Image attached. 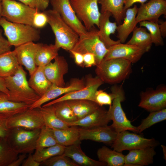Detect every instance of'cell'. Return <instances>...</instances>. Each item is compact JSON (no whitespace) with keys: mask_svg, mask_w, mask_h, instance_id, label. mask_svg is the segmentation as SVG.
I'll return each instance as SVG.
<instances>
[{"mask_svg":"<svg viewBox=\"0 0 166 166\" xmlns=\"http://www.w3.org/2000/svg\"><path fill=\"white\" fill-rule=\"evenodd\" d=\"M4 79L6 87L9 91L8 98L10 100L30 106L40 98L29 85L26 73L22 66H19L14 75Z\"/></svg>","mask_w":166,"mask_h":166,"instance_id":"6da1fadb","label":"cell"},{"mask_svg":"<svg viewBox=\"0 0 166 166\" xmlns=\"http://www.w3.org/2000/svg\"><path fill=\"white\" fill-rule=\"evenodd\" d=\"M43 12L54 34V45L59 49L62 48L69 51L72 50L78 40V35L56 11L52 9Z\"/></svg>","mask_w":166,"mask_h":166,"instance_id":"7a4b0ae2","label":"cell"},{"mask_svg":"<svg viewBox=\"0 0 166 166\" xmlns=\"http://www.w3.org/2000/svg\"><path fill=\"white\" fill-rule=\"evenodd\" d=\"M132 71V63L122 58L103 59L96 66L97 76L103 83L110 84L118 83L128 77Z\"/></svg>","mask_w":166,"mask_h":166,"instance_id":"3957f363","label":"cell"},{"mask_svg":"<svg viewBox=\"0 0 166 166\" xmlns=\"http://www.w3.org/2000/svg\"><path fill=\"white\" fill-rule=\"evenodd\" d=\"M0 26L11 46L15 47L26 43L38 41L40 33L31 26L10 22L4 17L0 19Z\"/></svg>","mask_w":166,"mask_h":166,"instance_id":"277c9868","label":"cell"},{"mask_svg":"<svg viewBox=\"0 0 166 166\" xmlns=\"http://www.w3.org/2000/svg\"><path fill=\"white\" fill-rule=\"evenodd\" d=\"M40 129L22 127L9 129L6 137L7 141L13 150L18 154L31 153L36 149Z\"/></svg>","mask_w":166,"mask_h":166,"instance_id":"5b68a950","label":"cell"},{"mask_svg":"<svg viewBox=\"0 0 166 166\" xmlns=\"http://www.w3.org/2000/svg\"><path fill=\"white\" fill-rule=\"evenodd\" d=\"M111 91L114 94V97L108 111L109 118L113 121L111 126L117 133L129 130L138 133L137 127L131 124L122 108L121 102L125 98L122 86H113L111 88Z\"/></svg>","mask_w":166,"mask_h":166,"instance_id":"8992f818","label":"cell"},{"mask_svg":"<svg viewBox=\"0 0 166 166\" xmlns=\"http://www.w3.org/2000/svg\"><path fill=\"white\" fill-rule=\"evenodd\" d=\"M98 30L95 26L85 34L79 36L73 50L82 54L89 53L94 54L97 65L101 63L108 51L98 35Z\"/></svg>","mask_w":166,"mask_h":166,"instance_id":"52a82bcc","label":"cell"},{"mask_svg":"<svg viewBox=\"0 0 166 166\" xmlns=\"http://www.w3.org/2000/svg\"><path fill=\"white\" fill-rule=\"evenodd\" d=\"M1 3L2 16L7 20L33 26L34 16L39 10L13 0H1Z\"/></svg>","mask_w":166,"mask_h":166,"instance_id":"ba28073f","label":"cell"},{"mask_svg":"<svg viewBox=\"0 0 166 166\" xmlns=\"http://www.w3.org/2000/svg\"><path fill=\"white\" fill-rule=\"evenodd\" d=\"M98 0H70L77 17L84 23L88 31L96 25L98 28L101 15L98 6Z\"/></svg>","mask_w":166,"mask_h":166,"instance_id":"9c48e42d","label":"cell"},{"mask_svg":"<svg viewBox=\"0 0 166 166\" xmlns=\"http://www.w3.org/2000/svg\"><path fill=\"white\" fill-rule=\"evenodd\" d=\"M158 144L154 138L147 139L126 130L118 133L111 147L113 150L121 152L126 150L129 151L151 147H155Z\"/></svg>","mask_w":166,"mask_h":166,"instance_id":"30bf717a","label":"cell"},{"mask_svg":"<svg viewBox=\"0 0 166 166\" xmlns=\"http://www.w3.org/2000/svg\"><path fill=\"white\" fill-rule=\"evenodd\" d=\"M85 87L80 89L64 94L61 97L44 104L42 106L50 105L57 102L69 100L86 99L94 101V96L98 88L104 83L97 76L93 77L90 75L84 78Z\"/></svg>","mask_w":166,"mask_h":166,"instance_id":"8fae6325","label":"cell"},{"mask_svg":"<svg viewBox=\"0 0 166 166\" xmlns=\"http://www.w3.org/2000/svg\"><path fill=\"white\" fill-rule=\"evenodd\" d=\"M9 129L22 127L29 129H41L45 125L39 108H28L21 113L10 117L8 121Z\"/></svg>","mask_w":166,"mask_h":166,"instance_id":"7c38bea8","label":"cell"},{"mask_svg":"<svg viewBox=\"0 0 166 166\" xmlns=\"http://www.w3.org/2000/svg\"><path fill=\"white\" fill-rule=\"evenodd\" d=\"M49 2L52 10L57 12L79 36L86 33L88 30L77 17L70 0H50Z\"/></svg>","mask_w":166,"mask_h":166,"instance_id":"4fadbf2b","label":"cell"},{"mask_svg":"<svg viewBox=\"0 0 166 166\" xmlns=\"http://www.w3.org/2000/svg\"><path fill=\"white\" fill-rule=\"evenodd\" d=\"M108 49L103 59L122 58L128 61L132 64L137 62L148 52L145 49L136 45L121 42L111 46Z\"/></svg>","mask_w":166,"mask_h":166,"instance_id":"5bb4252c","label":"cell"},{"mask_svg":"<svg viewBox=\"0 0 166 166\" xmlns=\"http://www.w3.org/2000/svg\"><path fill=\"white\" fill-rule=\"evenodd\" d=\"M85 86L84 78L73 79L71 80L69 84L66 86L60 87L52 84L43 96L30 106L29 108H39L46 102L62 95L80 89Z\"/></svg>","mask_w":166,"mask_h":166,"instance_id":"9a60e30c","label":"cell"},{"mask_svg":"<svg viewBox=\"0 0 166 166\" xmlns=\"http://www.w3.org/2000/svg\"><path fill=\"white\" fill-rule=\"evenodd\" d=\"M138 106L149 112L166 108V87L164 85L155 90L142 92Z\"/></svg>","mask_w":166,"mask_h":166,"instance_id":"2e32d148","label":"cell"},{"mask_svg":"<svg viewBox=\"0 0 166 166\" xmlns=\"http://www.w3.org/2000/svg\"><path fill=\"white\" fill-rule=\"evenodd\" d=\"M80 140H89L111 145L118 133L110 126L93 128H79Z\"/></svg>","mask_w":166,"mask_h":166,"instance_id":"e0dca14e","label":"cell"},{"mask_svg":"<svg viewBox=\"0 0 166 166\" xmlns=\"http://www.w3.org/2000/svg\"><path fill=\"white\" fill-rule=\"evenodd\" d=\"M136 20L137 23L144 21L158 22L159 17L166 15V1L150 0L141 4L138 8Z\"/></svg>","mask_w":166,"mask_h":166,"instance_id":"ac0fdd59","label":"cell"},{"mask_svg":"<svg viewBox=\"0 0 166 166\" xmlns=\"http://www.w3.org/2000/svg\"><path fill=\"white\" fill-rule=\"evenodd\" d=\"M41 43L30 42L16 47L14 50L20 65L24 66L30 76L36 70L38 66L35 62L37 51Z\"/></svg>","mask_w":166,"mask_h":166,"instance_id":"d6986e66","label":"cell"},{"mask_svg":"<svg viewBox=\"0 0 166 166\" xmlns=\"http://www.w3.org/2000/svg\"><path fill=\"white\" fill-rule=\"evenodd\" d=\"M51 62L44 66V71L45 75L52 84L60 87H64L65 83L64 76L68 72V65L64 57L58 55Z\"/></svg>","mask_w":166,"mask_h":166,"instance_id":"ffe728a7","label":"cell"},{"mask_svg":"<svg viewBox=\"0 0 166 166\" xmlns=\"http://www.w3.org/2000/svg\"><path fill=\"white\" fill-rule=\"evenodd\" d=\"M110 121L108 111L100 106L84 118L67 124L69 127L79 126L91 128L108 125Z\"/></svg>","mask_w":166,"mask_h":166,"instance_id":"44dd1931","label":"cell"},{"mask_svg":"<svg viewBox=\"0 0 166 166\" xmlns=\"http://www.w3.org/2000/svg\"><path fill=\"white\" fill-rule=\"evenodd\" d=\"M111 15V14L109 12L101 13L99 19L98 35L107 49L121 42L119 40L115 41L110 38L111 34L115 33L117 26L116 22H113L110 21L109 18Z\"/></svg>","mask_w":166,"mask_h":166,"instance_id":"7402d4cb","label":"cell"},{"mask_svg":"<svg viewBox=\"0 0 166 166\" xmlns=\"http://www.w3.org/2000/svg\"><path fill=\"white\" fill-rule=\"evenodd\" d=\"M155 147H148L129 151L125 155L124 166H147L153 163L156 154Z\"/></svg>","mask_w":166,"mask_h":166,"instance_id":"603a6c76","label":"cell"},{"mask_svg":"<svg viewBox=\"0 0 166 166\" xmlns=\"http://www.w3.org/2000/svg\"><path fill=\"white\" fill-rule=\"evenodd\" d=\"M63 154L79 166H104L105 163L95 160L87 156L81 149L80 144L65 147Z\"/></svg>","mask_w":166,"mask_h":166,"instance_id":"cb8c5ba5","label":"cell"},{"mask_svg":"<svg viewBox=\"0 0 166 166\" xmlns=\"http://www.w3.org/2000/svg\"><path fill=\"white\" fill-rule=\"evenodd\" d=\"M138 9L136 5L132 8L127 9L125 11L123 23L117 26V37L121 43H123L125 42L130 34L136 26L137 23L136 17Z\"/></svg>","mask_w":166,"mask_h":166,"instance_id":"d4e9b609","label":"cell"},{"mask_svg":"<svg viewBox=\"0 0 166 166\" xmlns=\"http://www.w3.org/2000/svg\"><path fill=\"white\" fill-rule=\"evenodd\" d=\"M57 144L68 146L80 144L79 128L71 126L61 129H52Z\"/></svg>","mask_w":166,"mask_h":166,"instance_id":"484cf974","label":"cell"},{"mask_svg":"<svg viewBox=\"0 0 166 166\" xmlns=\"http://www.w3.org/2000/svg\"><path fill=\"white\" fill-rule=\"evenodd\" d=\"M44 66H38L30 76L28 81L30 86L40 97L43 96L52 84L46 77L44 71Z\"/></svg>","mask_w":166,"mask_h":166,"instance_id":"4316f807","label":"cell"},{"mask_svg":"<svg viewBox=\"0 0 166 166\" xmlns=\"http://www.w3.org/2000/svg\"><path fill=\"white\" fill-rule=\"evenodd\" d=\"M20 66L14 50L0 55V77L5 78L14 75Z\"/></svg>","mask_w":166,"mask_h":166,"instance_id":"83f0119b","label":"cell"},{"mask_svg":"<svg viewBox=\"0 0 166 166\" xmlns=\"http://www.w3.org/2000/svg\"><path fill=\"white\" fill-rule=\"evenodd\" d=\"M66 101L77 120L84 118L100 107L94 101L89 100H73Z\"/></svg>","mask_w":166,"mask_h":166,"instance_id":"f1b7e54d","label":"cell"},{"mask_svg":"<svg viewBox=\"0 0 166 166\" xmlns=\"http://www.w3.org/2000/svg\"><path fill=\"white\" fill-rule=\"evenodd\" d=\"M97 155L99 161L105 163L107 166H122L124 164L125 155L106 146L99 148Z\"/></svg>","mask_w":166,"mask_h":166,"instance_id":"f546056e","label":"cell"},{"mask_svg":"<svg viewBox=\"0 0 166 166\" xmlns=\"http://www.w3.org/2000/svg\"><path fill=\"white\" fill-rule=\"evenodd\" d=\"M101 6V13L109 12L113 15L118 25L121 23L125 16L124 0H98Z\"/></svg>","mask_w":166,"mask_h":166,"instance_id":"4dcf8cb0","label":"cell"},{"mask_svg":"<svg viewBox=\"0 0 166 166\" xmlns=\"http://www.w3.org/2000/svg\"><path fill=\"white\" fill-rule=\"evenodd\" d=\"M60 49L54 44L48 45L41 43L35 56V62L37 66H44L58 55Z\"/></svg>","mask_w":166,"mask_h":166,"instance_id":"1f68e13d","label":"cell"},{"mask_svg":"<svg viewBox=\"0 0 166 166\" xmlns=\"http://www.w3.org/2000/svg\"><path fill=\"white\" fill-rule=\"evenodd\" d=\"M39 109L46 126L52 129H64L69 127L66 123L57 117L53 105L42 106Z\"/></svg>","mask_w":166,"mask_h":166,"instance_id":"d6a6232c","label":"cell"},{"mask_svg":"<svg viewBox=\"0 0 166 166\" xmlns=\"http://www.w3.org/2000/svg\"><path fill=\"white\" fill-rule=\"evenodd\" d=\"M29 106L24 103L10 100L7 95L0 91V113L12 116L24 111L29 108Z\"/></svg>","mask_w":166,"mask_h":166,"instance_id":"836d02e7","label":"cell"},{"mask_svg":"<svg viewBox=\"0 0 166 166\" xmlns=\"http://www.w3.org/2000/svg\"><path fill=\"white\" fill-rule=\"evenodd\" d=\"M132 32L131 38L126 44L136 45L148 51L152 42L150 34L146 29L142 27L136 26Z\"/></svg>","mask_w":166,"mask_h":166,"instance_id":"e575fe53","label":"cell"},{"mask_svg":"<svg viewBox=\"0 0 166 166\" xmlns=\"http://www.w3.org/2000/svg\"><path fill=\"white\" fill-rule=\"evenodd\" d=\"M65 148L64 146L57 144L41 149H36L33 156L36 161L41 164L53 156L63 154Z\"/></svg>","mask_w":166,"mask_h":166,"instance_id":"d590c367","label":"cell"},{"mask_svg":"<svg viewBox=\"0 0 166 166\" xmlns=\"http://www.w3.org/2000/svg\"><path fill=\"white\" fill-rule=\"evenodd\" d=\"M18 154L10 146L6 137H0V166H9Z\"/></svg>","mask_w":166,"mask_h":166,"instance_id":"8d00e7d4","label":"cell"},{"mask_svg":"<svg viewBox=\"0 0 166 166\" xmlns=\"http://www.w3.org/2000/svg\"><path fill=\"white\" fill-rule=\"evenodd\" d=\"M59 119L67 124L77 120L72 110L66 101H59L52 105Z\"/></svg>","mask_w":166,"mask_h":166,"instance_id":"74e56055","label":"cell"},{"mask_svg":"<svg viewBox=\"0 0 166 166\" xmlns=\"http://www.w3.org/2000/svg\"><path fill=\"white\" fill-rule=\"evenodd\" d=\"M57 144L52 128L45 125L43 126L40 129L37 140L36 149H41Z\"/></svg>","mask_w":166,"mask_h":166,"instance_id":"f35d334b","label":"cell"},{"mask_svg":"<svg viewBox=\"0 0 166 166\" xmlns=\"http://www.w3.org/2000/svg\"><path fill=\"white\" fill-rule=\"evenodd\" d=\"M166 119V109L151 112L148 116L144 119L137 127L138 133H141L153 125Z\"/></svg>","mask_w":166,"mask_h":166,"instance_id":"ab89813d","label":"cell"},{"mask_svg":"<svg viewBox=\"0 0 166 166\" xmlns=\"http://www.w3.org/2000/svg\"><path fill=\"white\" fill-rule=\"evenodd\" d=\"M139 23L140 27H144L148 30L152 43L157 45H162L164 44L158 22L144 21Z\"/></svg>","mask_w":166,"mask_h":166,"instance_id":"60d3db41","label":"cell"},{"mask_svg":"<svg viewBox=\"0 0 166 166\" xmlns=\"http://www.w3.org/2000/svg\"><path fill=\"white\" fill-rule=\"evenodd\" d=\"M45 166H79L70 158L63 154L53 156L41 163Z\"/></svg>","mask_w":166,"mask_h":166,"instance_id":"b9f144b4","label":"cell"},{"mask_svg":"<svg viewBox=\"0 0 166 166\" xmlns=\"http://www.w3.org/2000/svg\"><path fill=\"white\" fill-rule=\"evenodd\" d=\"M114 97V94H109L102 90H97L95 94L94 102L99 106L102 107L103 105H111L113 99Z\"/></svg>","mask_w":166,"mask_h":166,"instance_id":"7bdbcfd3","label":"cell"},{"mask_svg":"<svg viewBox=\"0 0 166 166\" xmlns=\"http://www.w3.org/2000/svg\"><path fill=\"white\" fill-rule=\"evenodd\" d=\"M22 3L40 11H44L48 7L49 0H18Z\"/></svg>","mask_w":166,"mask_h":166,"instance_id":"ee69618b","label":"cell"},{"mask_svg":"<svg viewBox=\"0 0 166 166\" xmlns=\"http://www.w3.org/2000/svg\"><path fill=\"white\" fill-rule=\"evenodd\" d=\"M48 23L47 17L44 12L38 11L34 17L33 26L36 28H42Z\"/></svg>","mask_w":166,"mask_h":166,"instance_id":"f6af8a7d","label":"cell"},{"mask_svg":"<svg viewBox=\"0 0 166 166\" xmlns=\"http://www.w3.org/2000/svg\"><path fill=\"white\" fill-rule=\"evenodd\" d=\"M11 116L8 114L0 113V137H6L9 130L8 121Z\"/></svg>","mask_w":166,"mask_h":166,"instance_id":"bcb514c9","label":"cell"},{"mask_svg":"<svg viewBox=\"0 0 166 166\" xmlns=\"http://www.w3.org/2000/svg\"><path fill=\"white\" fill-rule=\"evenodd\" d=\"M2 30L0 29V55L11 51V46L7 40L2 36Z\"/></svg>","mask_w":166,"mask_h":166,"instance_id":"7dc6e473","label":"cell"},{"mask_svg":"<svg viewBox=\"0 0 166 166\" xmlns=\"http://www.w3.org/2000/svg\"><path fill=\"white\" fill-rule=\"evenodd\" d=\"M83 55L85 66L86 67H90L93 66H96L95 57L94 54L87 53Z\"/></svg>","mask_w":166,"mask_h":166,"instance_id":"c3c4849f","label":"cell"},{"mask_svg":"<svg viewBox=\"0 0 166 166\" xmlns=\"http://www.w3.org/2000/svg\"><path fill=\"white\" fill-rule=\"evenodd\" d=\"M69 52L73 56L75 63L77 65L82 67L85 66L83 54L72 50Z\"/></svg>","mask_w":166,"mask_h":166,"instance_id":"681fc988","label":"cell"},{"mask_svg":"<svg viewBox=\"0 0 166 166\" xmlns=\"http://www.w3.org/2000/svg\"><path fill=\"white\" fill-rule=\"evenodd\" d=\"M40 163L36 161L31 153L29 154L27 157L23 161L22 166H39Z\"/></svg>","mask_w":166,"mask_h":166,"instance_id":"f907efd6","label":"cell"},{"mask_svg":"<svg viewBox=\"0 0 166 166\" xmlns=\"http://www.w3.org/2000/svg\"><path fill=\"white\" fill-rule=\"evenodd\" d=\"M19 154L17 158L11 163L9 166H19L22 165L23 161L27 157V154L21 153Z\"/></svg>","mask_w":166,"mask_h":166,"instance_id":"816d5d0a","label":"cell"},{"mask_svg":"<svg viewBox=\"0 0 166 166\" xmlns=\"http://www.w3.org/2000/svg\"><path fill=\"white\" fill-rule=\"evenodd\" d=\"M148 0H124V10L125 11L128 8H129L134 3L139 2L141 4L144 3Z\"/></svg>","mask_w":166,"mask_h":166,"instance_id":"f5cc1de1","label":"cell"},{"mask_svg":"<svg viewBox=\"0 0 166 166\" xmlns=\"http://www.w3.org/2000/svg\"><path fill=\"white\" fill-rule=\"evenodd\" d=\"M0 91L2 92L8 96L9 91L6 88L4 78L0 77Z\"/></svg>","mask_w":166,"mask_h":166,"instance_id":"db71d44e","label":"cell"},{"mask_svg":"<svg viewBox=\"0 0 166 166\" xmlns=\"http://www.w3.org/2000/svg\"><path fill=\"white\" fill-rule=\"evenodd\" d=\"M160 30L162 37L165 38L166 36V22H160V25L159 24Z\"/></svg>","mask_w":166,"mask_h":166,"instance_id":"11a10c76","label":"cell"},{"mask_svg":"<svg viewBox=\"0 0 166 166\" xmlns=\"http://www.w3.org/2000/svg\"><path fill=\"white\" fill-rule=\"evenodd\" d=\"M161 147L163 149V151L164 154V157L165 158V159L166 160V154L165 153V152L166 153V147L163 145H161Z\"/></svg>","mask_w":166,"mask_h":166,"instance_id":"9f6ffc18","label":"cell"},{"mask_svg":"<svg viewBox=\"0 0 166 166\" xmlns=\"http://www.w3.org/2000/svg\"><path fill=\"white\" fill-rule=\"evenodd\" d=\"M2 5L1 3V1L0 0V19L2 17Z\"/></svg>","mask_w":166,"mask_h":166,"instance_id":"6f0895ef","label":"cell"},{"mask_svg":"<svg viewBox=\"0 0 166 166\" xmlns=\"http://www.w3.org/2000/svg\"><path fill=\"white\" fill-rule=\"evenodd\" d=\"M0 1H1V0H0Z\"/></svg>","mask_w":166,"mask_h":166,"instance_id":"680465c9","label":"cell"},{"mask_svg":"<svg viewBox=\"0 0 166 166\" xmlns=\"http://www.w3.org/2000/svg\"></svg>","mask_w":166,"mask_h":166,"instance_id":"91938a15","label":"cell"}]
</instances>
